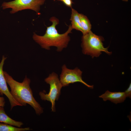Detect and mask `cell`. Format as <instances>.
<instances>
[{
    "mask_svg": "<svg viewBox=\"0 0 131 131\" xmlns=\"http://www.w3.org/2000/svg\"><path fill=\"white\" fill-rule=\"evenodd\" d=\"M7 83L10 89V93L15 100L21 106L27 104L34 110L36 114L40 115L43 112V108L35 100L30 86V80L26 76L21 82L14 80L7 72L4 71Z\"/></svg>",
    "mask_w": 131,
    "mask_h": 131,
    "instance_id": "cell-1",
    "label": "cell"
},
{
    "mask_svg": "<svg viewBox=\"0 0 131 131\" xmlns=\"http://www.w3.org/2000/svg\"><path fill=\"white\" fill-rule=\"evenodd\" d=\"M127 97H131V84L130 83L127 89L124 92Z\"/></svg>",
    "mask_w": 131,
    "mask_h": 131,
    "instance_id": "cell-13",
    "label": "cell"
},
{
    "mask_svg": "<svg viewBox=\"0 0 131 131\" xmlns=\"http://www.w3.org/2000/svg\"><path fill=\"white\" fill-rule=\"evenodd\" d=\"M82 72L77 67L73 69L67 68L64 65L62 67V71L60 75L59 80L63 86L65 87L69 84L75 82H80L89 88L93 89V85L88 84L82 79Z\"/></svg>",
    "mask_w": 131,
    "mask_h": 131,
    "instance_id": "cell-6",
    "label": "cell"
},
{
    "mask_svg": "<svg viewBox=\"0 0 131 131\" xmlns=\"http://www.w3.org/2000/svg\"><path fill=\"white\" fill-rule=\"evenodd\" d=\"M45 1V0H15L4 2L1 6L3 9L11 8L10 12L11 14L25 9L33 10L38 14L41 6L44 3Z\"/></svg>",
    "mask_w": 131,
    "mask_h": 131,
    "instance_id": "cell-5",
    "label": "cell"
},
{
    "mask_svg": "<svg viewBox=\"0 0 131 131\" xmlns=\"http://www.w3.org/2000/svg\"><path fill=\"white\" fill-rule=\"evenodd\" d=\"M123 1H128V0H122Z\"/></svg>",
    "mask_w": 131,
    "mask_h": 131,
    "instance_id": "cell-17",
    "label": "cell"
},
{
    "mask_svg": "<svg viewBox=\"0 0 131 131\" xmlns=\"http://www.w3.org/2000/svg\"><path fill=\"white\" fill-rule=\"evenodd\" d=\"M6 58V57L3 56L0 62V92L2 96L4 94L8 98L10 103V109L11 110L15 106H21V105L12 96L8 88L3 70V65Z\"/></svg>",
    "mask_w": 131,
    "mask_h": 131,
    "instance_id": "cell-7",
    "label": "cell"
},
{
    "mask_svg": "<svg viewBox=\"0 0 131 131\" xmlns=\"http://www.w3.org/2000/svg\"><path fill=\"white\" fill-rule=\"evenodd\" d=\"M70 20L73 29L80 31L83 33V31L81 24L79 14L78 12L72 8Z\"/></svg>",
    "mask_w": 131,
    "mask_h": 131,
    "instance_id": "cell-10",
    "label": "cell"
},
{
    "mask_svg": "<svg viewBox=\"0 0 131 131\" xmlns=\"http://www.w3.org/2000/svg\"><path fill=\"white\" fill-rule=\"evenodd\" d=\"M54 1H55V0H53ZM58 0V1H62V2L64 0Z\"/></svg>",
    "mask_w": 131,
    "mask_h": 131,
    "instance_id": "cell-16",
    "label": "cell"
},
{
    "mask_svg": "<svg viewBox=\"0 0 131 131\" xmlns=\"http://www.w3.org/2000/svg\"><path fill=\"white\" fill-rule=\"evenodd\" d=\"M104 40L102 37L96 35L91 31L83 35L82 43L83 53L92 57L99 56L102 51L111 54V53L108 51V48H104L103 45Z\"/></svg>",
    "mask_w": 131,
    "mask_h": 131,
    "instance_id": "cell-3",
    "label": "cell"
},
{
    "mask_svg": "<svg viewBox=\"0 0 131 131\" xmlns=\"http://www.w3.org/2000/svg\"><path fill=\"white\" fill-rule=\"evenodd\" d=\"M31 130L29 127H16L8 124L0 122V131H25Z\"/></svg>",
    "mask_w": 131,
    "mask_h": 131,
    "instance_id": "cell-12",
    "label": "cell"
},
{
    "mask_svg": "<svg viewBox=\"0 0 131 131\" xmlns=\"http://www.w3.org/2000/svg\"><path fill=\"white\" fill-rule=\"evenodd\" d=\"M99 97L104 101L108 100L115 104L123 102L127 97L124 92H111L108 90Z\"/></svg>",
    "mask_w": 131,
    "mask_h": 131,
    "instance_id": "cell-8",
    "label": "cell"
},
{
    "mask_svg": "<svg viewBox=\"0 0 131 131\" xmlns=\"http://www.w3.org/2000/svg\"><path fill=\"white\" fill-rule=\"evenodd\" d=\"M1 95L0 92V107H4L5 105V102L4 98L1 96Z\"/></svg>",
    "mask_w": 131,
    "mask_h": 131,
    "instance_id": "cell-15",
    "label": "cell"
},
{
    "mask_svg": "<svg viewBox=\"0 0 131 131\" xmlns=\"http://www.w3.org/2000/svg\"><path fill=\"white\" fill-rule=\"evenodd\" d=\"M79 17L83 30V35L91 31V25L87 17L82 14H79Z\"/></svg>",
    "mask_w": 131,
    "mask_h": 131,
    "instance_id": "cell-11",
    "label": "cell"
},
{
    "mask_svg": "<svg viewBox=\"0 0 131 131\" xmlns=\"http://www.w3.org/2000/svg\"><path fill=\"white\" fill-rule=\"evenodd\" d=\"M49 20L52 22V25L47 27L45 34L43 36H40L34 33L33 38L43 48L49 50L50 47L54 46L57 48V51H61L67 47L70 40L68 34L71 33L73 29L70 25L66 32L59 34L56 28V25L59 23L58 19L53 16L50 18Z\"/></svg>",
    "mask_w": 131,
    "mask_h": 131,
    "instance_id": "cell-2",
    "label": "cell"
},
{
    "mask_svg": "<svg viewBox=\"0 0 131 131\" xmlns=\"http://www.w3.org/2000/svg\"><path fill=\"white\" fill-rule=\"evenodd\" d=\"M45 82L50 86L48 94L41 91L39 95L43 100L47 101L51 103L52 112L56 111L55 101H57L61 94V90L63 86L58 75L54 72L49 74L45 79Z\"/></svg>",
    "mask_w": 131,
    "mask_h": 131,
    "instance_id": "cell-4",
    "label": "cell"
},
{
    "mask_svg": "<svg viewBox=\"0 0 131 131\" xmlns=\"http://www.w3.org/2000/svg\"><path fill=\"white\" fill-rule=\"evenodd\" d=\"M0 122L9 124L17 127L23 125L21 122L15 121L10 117L6 114L4 107H0Z\"/></svg>",
    "mask_w": 131,
    "mask_h": 131,
    "instance_id": "cell-9",
    "label": "cell"
},
{
    "mask_svg": "<svg viewBox=\"0 0 131 131\" xmlns=\"http://www.w3.org/2000/svg\"><path fill=\"white\" fill-rule=\"evenodd\" d=\"M62 2L66 6L72 8V5L73 3L72 0H64Z\"/></svg>",
    "mask_w": 131,
    "mask_h": 131,
    "instance_id": "cell-14",
    "label": "cell"
}]
</instances>
